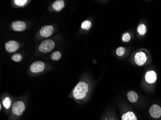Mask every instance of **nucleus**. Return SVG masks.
Returning a JSON list of instances; mask_svg holds the SVG:
<instances>
[{"instance_id":"1","label":"nucleus","mask_w":161,"mask_h":120,"mask_svg":"<svg viewBox=\"0 0 161 120\" xmlns=\"http://www.w3.org/2000/svg\"><path fill=\"white\" fill-rule=\"evenodd\" d=\"M151 55L148 50L141 49L136 51L134 55V61L139 66L149 64L151 62Z\"/></svg>"},{"instance_id":"2","label":"nucleus","mask_w":161,"mask_h":120,"mask_svg":"<svg viewBox=\"0 0 161 120\" xmlns=\"http://www.w3.org/2000/svg\"><path fill=\"white\" fill-rule=\"evenodd\" d=\"M88 90V84L84 82H80L74 88L72 94L77 99H82L86 96Z\"/></svg>"},{"instance_id":"3","label":"nucleus","mask_w":161,"mask_h":120,"mask_svg":"<svg viewBox=\"0 0 161 120\" xmlns=\"http://www.w3.org/2000/svg\"><path fill=\"white\" fill-rule=\"evenodd\" d=\"M25 104L22 101H16L13 103L11 112L15 117H20L25 110Z\"/></svg>"},{"instance_id":"4","label":"nucleus","mask_w":161,"mask_h":120,"mask_svg":"<svg viewBox=\"0 0 161 120\" xmlns=\"http://www.w3.org/2000/svg\"><path fill=\"white\" fill-rule=\"evenodd\" d=\"M55 44L52 39H46L42 42L39 47V51L44 53L50 52L54 48Z\"/></svg>"},{"instance_id":"5","label":"nucleus","mask_w":161,"mask_h":120,"mask_svg":"<svg viewBox=\"0 0 161 120\" xmlns=\"http://www.w3.org/2000/svg\"><path fill=\"white\" fill-rule=\"evenodd\" d=\"M45 68V65L42 62L38 61L33 62L30 67V71L33 73L42 72Z\"/></svg>"},{"instance_id":"6","label":"nucleus","mask_w":161,"mask_h":120,"mask_svg":"<svg viewBox=\"0 0 161 120\" xmlns=\"http://www.w3.org/2000/svg\"><path fill=\"white\" fill-rule=\"evenodd\" d=\"M149 114L153 118H160L161 116V108L159 105L154 104L152 105L149 109Z\"/></svg>"},{"instance_id":"7","label":"nucleus","mask_w":161,"mask_h":120,"mask_svg":"<svg viewBox=\"0 0 161 120\" xmlns=\"http://www.w3.org/2000/svg\"><path fill=\"white\" fill-rule=\"evenodd\" d=\"M54 32V28L52 26H45L42 27L40 30V34L41 36L48 38L52 35Z\"/></svg>"},{"instance_id":"8","label":"nucleus","mask_w":161,"mask_h":120,"mask_svg":"<svg viewBox=\"0 0 161 120\" xmlns=\"http://www.w3.org/2000/svg\"><path fill=\"white\" fill-rule=\"evenodd\" d=\"M5 47L6 51L9 52H13L16 51L19 48V44L17 41L14 40H10L8 41L5 44Z\"/></svg>"},{"instance_id":"9","label":"nucleus","mask_w":161,"mask_h":120,"mask_svg":"<svg viewBox=\"0 0 161 120\" xmlns=\"http://www.w3.org/2000/svg\"><path fill=\"white\" fill-rule=\"evenodd\" d=\"M145 79L149 84H153L157 80V74L154 71H149L145 75Z\"/></svg>"},{"instance_id":"10","label":"nucleus","mask_w":161,"mask_h":120,"mask_svg":"<svg viewBox=\"0 0 161 120\" xmlns=\"http://www.w3.org/2000/svg\"><path fill=\"white\" fill-rule=\"evenodd\" d=\"M12 27L14 30L16 31H22L25 30L26 25L24 22L17 21L12 23Z\"/></svg>"},{"instance_id":"11","label":"nucleus","mask_w":161,"mask_h":120,"mask_svg":"<svg viewBox=\"0 0 161 120\" xmlns=\"http://www.w3.org/2000/svg\"><path fill=\"white\" fill-rule=\"evenodd\" d=\"M53 8L55 11L57 12L61 11V10L63 8L64 6H65V4H64V1L63 0H57L55 1L53 5H52Z\"/></svg>"},{"instance_id":"12","label":"nucleus","mask_w":161,"mask_h":120,"mask_svg":"<svg viewBox=\"0 0 161 120\" xmlns=\"http://www.w3.org/2000/svg\"><path fill=\"white\" fill-rule=\"evenodd\" d=\"M127 98L131 103H135L138 100L139 96L136 92L134 91H130L129 92L127 93Z\"/></svg>"},{"instance_id":"13","label":"nucleus","mask_w":161,"mask_h":120,"mask_svg":"<svg viewBox=\"0 0 161 120\" xmlns=\"http://www.w3.org/2000/svg\"><path fill=\"white\" fill-rule=\"evenodd\" d=\"M122 120H138L135 114L132 112H128L122 115Z\"/></svg>"},{"instance_id":"14","label":"nucleus","mask_w":161,"mask_h":120,"mask_svg":"<svg viewBox=\"0 0 161 120\" xmlns=\"http://www.w3.org/2000/svg\"><path fill=\"white\" fill-rule=\"evenodd\" d=\"M2 105L5 109H9L12 105V100L8 96L5 97L2 100Z\"/></svg>"},{"instance_id":"15","label":"nucleus","mask_w":161,"mask_h":120,"mask_svg":"<svg viewBox=\"0 0 161 120\" xmlns=\"http://www.w3.org/2000/svg\"><path fill=\"white\" fill-rule=\"evenodd\" d=\"M137 30H138L139 34L141 36H143L146 34V31H147V28H146V27L145 25L143 24H141L138 26Z\"/></svg>"},{"instance_id":"16","label":"nucleus","mask_w":161,"mask_h":120,"mask_svg":"<svg viewBox=\"0 0 161 120\" xmlns=\"http://www.w3.org/2000/svg\"><path fill=\"white\" fill-rule=\"evenodd\" d=\"M91 26H92V24L90 21L88 20H86L82 23L81 27L82 30H89L91 27Z\"/></svg>"},{"instance_id":"17","label":"nucleus","mask_w":161,"mask_h":120,"mask_svg":"<svg viewBox=\"0 0 161 120\" xmlns=\"http://www.w3.org/2000/svg\"><path fill=\"white\" fill-rule=\"evenodd\" d=\"M61 54L59 51L54 52L51 55V58L54 61H58L61 58Z\"/></svg>"},{"instance_id":"18","label":"nucleus","mask_w":161,"mask_h":120,"mask_svg":"<svg viewBox=\"0 0 161 120\" xmlns=\"http://www.w3.org/2000/svg\"><path fill=\"white\" fill-rule=\"evenodd\" d=\"M125 48L122 47H120L118 48L117 49L116 51V53L117 55L119 56H122L123 55L125 54Z\"/></svg>"},{"instance_id":"19","label":"nucleus","mask_w":161,"mask_h":120,"mask_svg":"<svg viewBox=\"0 0 161 120\" xmlns=\"http://www.w3.org/2000/svg\"><path fill=\"white\" fill-rule=\"evenodd\" d=\"M12 59L14 61L18 62L22 60V56L19 53H15L12 56Z\"/></svg>"},{"instance_id":"20","label":"nucleus","mask_w":161,"mask_h":120,"mask_svg":"<svg viewBox=\"0 0 161 120\" xmlns=\"http://www.w3.org/2000/svg\"><path fill=\"white\" fill-rule=\"evenodd\" d=\"M27 0H15L14 1L15 4L19 6H23L27 2Z\"/></svg>"},{"instance_id":"21","label":"nucleus","mask_w":161,"mask_h":120,"mask_svg":"<svg viewBox=\"0 0 161 120\" xmlns=\"http://www.w3.org/2000/svg\"><path fill=\"white\" fill-rule=\"evenodd\" d=\"M131 39V36L129 33H125L122 36V40L125 43H127Z\"/></svg>"},{"instance_id":"22","label":"nucleus","mask_w":161,"mask_h":120,"mask_svg":"<svg viewBox=\"0 0 161 120\" xmlns=\"http://www.w3.org/2000/svg\"></svg>"}]
</instances>
